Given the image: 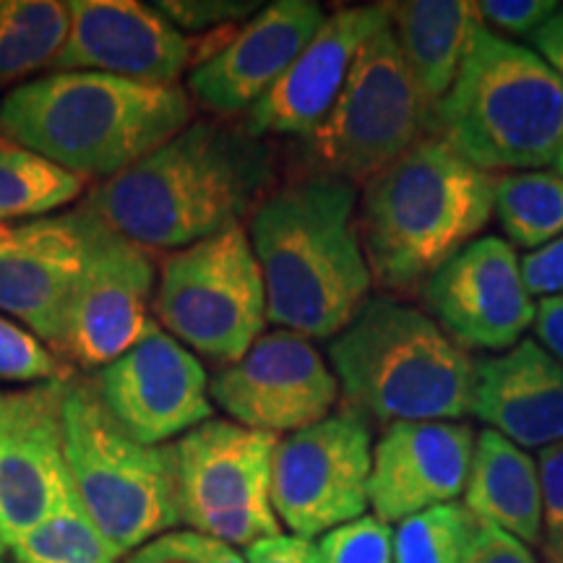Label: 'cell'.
Masks as SVG:
<instances>
[{
	"mask_svg": "<svg viewBox=\"0 0 563 563\" xmlns=\"http://www.w3.org/2000/svg\"><path fill=\"white\" fill-rule=\"evenodd\" d=\"M269 141L228 118L194 121L84 201L91 214L144 249L180 251L241 224L274 191Z\"/></svg>",
	"mask_w": 563,
	"mask_h": 563,
	"instance_id": "6da1fadb",
	"label": "cell"
},
{
	"mask_svg": "<svg viewBox=\"0 0 563 563\" xmlns=\"http://www.w3.org/2000/svg\"><path fill=\"white\" fill-rule=\"evenodd\" d=\"M357 201L352 183L300 175L274 188L251 214L266 319L277 329L332 340L371 298Z\"/></svg>",
	"mask_w": 563,
	"mask_h": 563,
	"instance_id": "7a4b0ae2",
	"label": "cell"
},
{
	"mask_svg": "<svg viewBox=\"0 0 563 563\" xmlns=\"http://www.w3.org/2000/svg\"><path fill=\"white\" fill-rule=\"evenodd\" d=\"M180 84L51 70L0 100V133L79 178L110 180L194 123Z\"/></svg>",
	"mask_w": 563,
	"mask_h": 563,
	"instance_id": "3957f363",
	"label": "cell"
},
{
	"mask_svg": "<svg viewBox=\"0 0 563 563\" xmlns=\"http://www.w3.org/2000/svg\"><path fill=\"white\" fill-rule=\"evenodd\" d=\"M496 175L481 170L428 133L363 186L357 228L373 287L412 298L477 241L493 217Z\"/></svg>",
	"mask_w": 563,
	"mask_h": 563,
	"instance_id": "277c9868",
	"label": "cell"
},
{
	"mask_svg": "<svg viewBox=\"0 0 563 563\" xmlns=\"http://www.w3.org/2000/svg\"><path fill=\"white\" fill-rule=\"evenodd\" d=\"M342 410L368 426L460 422L470 415L475 357L431 319L391 295H371L329 340Z\"/></svg>",
	"mask_w": 563,
	"mask_h": 563,
	"instance_id": "5b68a950",
	"label": "cell"
},
{
	"mask_svg": "<svg viewBox=\"0 0 563 563\" xmlns=\"http://www.w3.org/2000/svg\"><path fill=\"white\" fill-rule=\"evenodd\" d=\"M433 133L490 175L543 170L563 144V84L532 47L481 21Z\"/></svg>",
	"mask_w": 563,
	"mask_h": 563,
	"instance_id": "8992f818",
	"label": "cell"
},
{
	"mask_svg": "<svg viewBox=\"0 0 563 563\" xmlns=\"http://www.w3.org/2000/svg\"><path fill=\"white\" fill-rule=\"evenodd\" d=\"M60 426L74 488L118 551L129 555L183 525L173 446H146L125 433L91 378H70Z\"/></svg>",
	"mask_w": 563,
	"mask_h": 563,
	"instance_id": "52a82bcc",
	"label": "cell"
},
{
	"mask_svg": "<svg viewBox=\"0 0 563 563\" xmlns=\"http://www.w3.org/2000/svg\"><path fill=\"white\" fill-rule=\"evenodd\" d=\"M428 133H433V110L386 19L365 40L323 123L300 139L295 159L302 175L365 186Z\"/></svg>",
	"mask_w": 563,
	"mask_h": 563,
	"instance_id": "ba28073f",
	"label": "cell"
},
{
	"mask_svg": "<svg viewBox=\"0 0 563 563\" xmlns=\"http://www.w3.org/2000/svg\"><path fill=\"white\" fill-rule=\"evenodd\" d=\"M152 313L167 334L222 368L241 361L269 323L262 266L243 222L167 253Z\"/></svg>",
	"mask_w": 563,
	"mask_h": 563,
	"instance_id": "9c48e42d",
	"label": "cell"
},
{
	"mask_svg": "<svg viewBox=\"0 0 563 563\" xmlns=\"http://www.w3.org/2000/svg\"><path fill=\"white\" fill-rule=\"evenodd\" d=\"M279 435L232 420H207L173 443L180 519L232 548L282 534L272 506V456Z\"/></svg>",
	"mask_w": 563,
	"mask_h": 563,
	"instance_id": "30bf717a",
	"label": "cell"
},
{
	"mask_svg": "<svg viewBox=\"0 0 563 563\" xmlns=\"http://www.w3.org/2000/svg\"><path fill=\"white\" fill-rule=\"evenodd\" d=\"M371 467V426L347 410L287 433L272 456V506L279 525L313 540L365 517Z\"/></svg>",
	"mask_w": 563,
	"mask_h": 563,
	"instance_id": "8fae6325",
	"label": "cell"
},
{
	"mask_svg": "<svg viewBox=\"0 0 563 563\" xmlns=\"http://www.w3.org/2000/svg\"><path fill=\"white\" fill-rule=\"evenodd\" d=\"M84 217V266L70 298L60 352L89 371L118 361L157 321L152 319L154 262L144 245L118 235L87 207Z\"/></svg>",
	"mask_w": 563,
	"mask_h": 563,
	"instance_id": "7c38bea8",
	"label": "cell"
},
{
	"mask_svg": "<svg viewBox=\"0 0 563 563\" xmlns=\"http://www.w3.org/2000/svg\"><path fill=\"white\" fill-rule=\"evenodd\" d=\"M209 397L232 422L282 435L329 418L340 384L313 340L272 329L211 378Z\"/></svg>",
	"mask_w": 563,
	"mask_h": 563,
	"instance_id": "4fadbf2b",
	"label": "cell"
},
{
	"mask_svg": "<svg viewBox=\"0 0 563 563\" xmlns=\"http://www.w3.org/2000/svg\"><path fill=\"white\" fill-rule=\"evenodd\" d=\"M68 11V37L47 70H91L173 87L183 70H194L214 53L154 5L136 0H74Z\"/></svg>",
	"mask_w": 563,
	"mask_h": 563,
	"instance_id": "5bb4252c",
	"label": "cell"
},
{
	"mask_svg": "<svg viewBox=\"0 0 563 563\" xmlns=\"http://www.w3.org/2000/svg\"><path fill=\"white\" fill-rule=\"evenodd\" d=\"M431 319L462 350L506 352L525 340L538 302L527 290L522 258L498 235L477 238L428 279Z\"/></svg>",
	"mask_w": 563,
	"mask_h": 563,
	"instance_id": "9a60e30c",
	"label": "cell"
},
{
	"mask_svg": "<svg viewBox=\"0 0 563 563\" xmlns=\"http://www.w3.org/2000/svg\"><path fill=\"white\" fill-rule=\"evenodd\" d=\"M91 384L118 426L146 446H162L214 412L203 363L159 327L97 371Z\"/></svg>",
	"mask_w": 563,
	"mask_h": 563,
	"instance_id": "2e32d148",
	"label": "cell"
},
{
	"mask_svg": "<svg viewBox=\"0 0 563 563\" xmlns=\"http://www.w3.org/2000/svg\"><path fill=\"white\" fill-rule=\"evenodd\" d=\"M327 16L313 0L264 5L188 74L191 97L220 118L249 112L298 60Z\"/></svg>",
	"mask_w": 563,
	"mask_h": 563,
	"instance_id": "e0dca14e",
	"label": "cell"
},
{
	"mask_svg": "<svg viewBox=\"0 0 563 563\" xmlns=\"http://www.w3.org/2000/svg\"><path fill=\"white\" fill-rule=\"evenodd\" d=\"M470 422H394L373 443L368 483L371 509L386 525L452 504L464 493L473 467Z\"/></svg>",
	"mask_w": 563,
	"mask_h": 563,
	"instance_id": "ac0fdd59",
	"label": "cell"
},
{
	"mask_svg": "<svg viewBox=\"0 0 563 563\" xmlns=\"http://www.w3.org/2000/svg\"><path fill=\"white\" fill-rule=\"evenodd\" d=\"M384 21L382 5H350L329 13L287 74L245 112V129L258 139L311 136L334 108L365 40Z\"/></svg>",
	"mask_w": 563,
	"mask_h": 563,
	"instance_id": "d6986e66",
	"label": "cell"
},
{
	"mask_svg": "<svg viewBox=\"0 0 563 563\" xmlns=\"http://www.w3.org/2000/svg\"><path fill=\"white\" fill-rule=\"evenodd\" d=\"M84 266L81 209L21 222L19 235L0 245V311L60 350L68 308Z\"/></svg>",
	"mask_w": 563,
	"mask_h": 563,
	"instance_id": "ffe728a7",
	"label": "cell"
},
{
	"mask_svg": "<svg viewBox=\"0 0 563 563\" xmlns=\"http://www.w3.org/2000/svg\"><path fill=\"white\" fill-rule=\"evenodd\" d=\"M70 378L32 386L24 412L0 439V538L9 548L45 522L74 490L60 426Z\"/></svg>",
	"mask_w": 563,
	"mask_h": 563,
	"instance_id": "44dd1931",
	"label": "cell"
},
{
	"mask_svg": "<svg viewBox=\"0 0 563 563\" xmlns=\"http://www.w3.org/2000/svg\"><path fill=\"white\" fill-rule=\"evenodd\" d=\"M470 415L525 452L553 446L563 441V363L538 340L475 357Z\"/></svg>",
	"mask_w": 563,
	"mask_h": 563,
	"instance_id": "7402d4cb",
	"label": "cell"
},
{
	"mask_svg": "<svg viewBox=\"0 0 563 563\" xmlns=\"http://www.w3.org/2000/svg\"><path fill=\"white\" fill-rule=\"evenodd\" d=\"M462 496L477 522L498 527L525 545L540 548L543 504L538 462L522 446L488 428L477 433L473 467Z\"/></svg>",
	"mask_w": 563,
	"mask_h": 563,
	"instance_id": "603a6c76",
	"label": "cell"
},
{
	"mask_svg": "<svg viewBox=\"0 0 563 563\" xmlns=\"http://www.w3.org/2000/svg\"><path fill=\"white\" fill-rule=\"evenodd\" d=\"M399 53L418 84L420 95L435 112L467 55L473 30L481 24L475 3L464 0H407L382 3Z\"/></svg>",
	"mask_w": 563,
	"mask_h": 563,
	"instance_id": "cb8c5ba5",
	"label": "cell"
},
{
	"mask_svg": "<svg viewBox=\"0 0 563 563\" xmlns=\"http://www.w3.org/2000/svg\"><path fill=\"white\" fill-rule=\"evenodd\" d=\"M68 3L0 0V89L51 68L68 37Z\"/></svg>",
	"mask_w": 563,
	"mask_h": 563,
	"instance_id": "d4e9b609",
	"label": "cell"
},
{
	"mask_svg": "<svg viewBox=\"0 0 563 563\" xmlns=\"http://www.w3.org/2000/svg\"><path fill=\"white\" fill-rule=\"evenodd\" d=\"M493 214L506 241L527 253L563 235V178L551 170L496 175Z\"/></svg>",
	"mask_w": 563,
	"mask_h": 563,
	"instance_id": "484cf974",
	"label": "cell"
},
{
	"mask_svg": "<svg viewBox=\"0 0 563 563\" xmlns=\"http://www.w3.org/2000/svg\"><path fill=\"white\" fill-rule=\"evenodd\" d=\"M84 178L24 146L0 139V222L40 220L79 199Z\"/></svg>",
	"mask_w": 563,
	"mask_h": 563,
	"instance_id": "4316f807",
	"label": "cell"
},
{
	"mask_svg": "<svg viewBox=\"0 0 563 563\" xmlns=\"http://www.w3.org/2000/svg\"><path fill=\"white\" fill-rule=\"evenodd\" d=\"M9 551L16 563H121L123 559L84 509L76 488L45 522L11 543Z\"/></svg>",
	"mask_w": 563,
	"mask_h": 563,
	"instance_id": "83f0119b",
	"label": "cell"
},
{
	"mask_svg": "<svg viewBox=\"0 0 563 563\" xmlns=\"http://www.w3.org/2000/svg\"><path fill=\"white\" fill-rule=\"evenodd\" d=\"M477 525L460 501L412 514L391 527L394 563H462Z\"/></svg>",
	"mask_w": 563,
	"mask_h": 563,
	"instance_id": "f1b7e54d",
	"label": "cell"
},
{
	"mask_svg": "<svg viewBox=\"0 0 563 563\" xmlns=\"http://www.w3.org/2000/svg\"><path fill=\"white\" fill-rule=\"evenodd\" d=\"M70 378V368L30 329L0 316V382L45 384Z\"/></svg>",
	"mask_w": 563,
	"mask_h": 563,
	"instance_id": "f546056e",
	"label": "cell"
},
{
	"mask_svg": "<svg viewBox=\"0 0 563 563\" xmlns=\"http://www.w3.org/2000/svg\"><path fill=\"white\" fill-rule=\"evenodd\" d=\"M323 563H394V530L376 514L347 522L319 540Z\"/></svg>",
	"mask_w": 563,
	"mask_h": 563,
	"instance_id": "4dcf8cb0",
	"label": "cell"
},
{
	"mask_svg": "<svg viewBox=\"0 0 563 563\" xmlns=\"http://www.w3.org/2000/svg\"><path fill=\"white\" fill-rule=\"evenodd\" d=\"M123 563H245V555L209 534L173 530L136 548Z\"/></svg>",
	"mask_w": 563,
	"mask_h": 563,
	"instance_id": "1f68e13d",
	"label": "cell"
},
{
	"mask_svg": "<svg viewBox=\"0 0 563 563\" xmlns=\"http://www.w3.org/2000/svg\"><path fill=\"white\" fill-rule=\"evenodd\" d=\"M540 504H543V548L551 563L563 561V441L538 452Z\"/></svg>",
	"mask_w": 563,
	"mask_h": 563,
	"instance_id": "d6a6232c",
	"label": "cell"
},
{
	"mask_svg": "<svg viewBox=\"0 0 563 563\" xmlns=\"http://www.w3.org/2000/svg\"><path fill=\"white\" fill-rule=\"evenodd\" d=\"M555 0H481L475 3L477 16L488 30L511 34V37H530L559 11Z\"/></svg>",
	"mask_w": 563,
	"mask_h": 563,
	"instance_id": "836d02e7",
	"label": "cell"
},
{
	"mask_svg": "<svg viewBox=\"0 0 563 563\" xmlns=\"http://www.w3.org/2000/svg\"><path fill=\"white\" fill-rule=\"evenodd\" d=\"M462 563H540L538 555L522 540L511 538L498 527L481 522L475 530L473 543L467 548Z\"/></svg>",
	"mask_w": 563,
	"mask_h": 563,
	"instance_id": "e575fe53",
	"label": "cell"
},
{
	"mask_svg": "<svg viewBox=\"0 0 563 563\" xmlns=\"http://www.w3.org/2000/svg\"><path fill=\"white\" fill-rule=\"evenodd\" d=\"M525 285L532 298H553L563 295V235L543 249L527 253L522 258Z\"/></svg>",
	"mask_w": 563,
	"mask_h": 563,
	"instance_id": "d590c367",
	"label": "cell"
},
{
	"mask_svg": "<svg viewBox=\"0 0 563 563\" xmlns=\"http://www.w3.org/2000/svg\"><path fill=\"white\" fill-rule=\"evenodd\" d=\"M154 9L165 13L178 30H183V26H186V30H203V26L217 24V21H232V19L249 16V13L253 9H258V5L228 3V0H222V3H173V0H167V3H157Z\"/></svg>",
	"mask_w": 563,
	"mask_h": 563,
	"instance_id": "8d00e7d4",
	"label": "cell"
},
{
	"mask_svg": "<svg viewBox=\"0 0 563 563\" xmlns=\"http://www.w3.org/2000/svg\"><path fill=\"white\" fill-rule=\"evenodd\" d=\"M245 563H323L319 545L298 534H277L245 548Z\"/></svg>",
	"mask_w": 563,
	"mask_h": 563,
	"instance_id": "74e56055",
	"label": "cell"
},
{
	"mask_svg": "<svg viewBox=\"0 0 563 563\" xmlns=\"http://www.w3.org/2000/svg\"><path fill=\"white\" fill-rule=\"evenodd\" d=\"M534 340L551 352L555 361L563 363V295L543 298L534 311Z\"/></svg>",
	"mask_w": 563,
	"mask_h": 563,
	"instance_id": "f35d334b",
	"label": "cell"
},
{
	"mask_svg": "<svg viewBox=\"0 0 563 563\" xmlns=\"http://www.w3.org/2000/svg\"><path fill=\"white\" fill-rule=\"evenodd\" d=\"M530 42L532 51L553 68L563 84V5H559V11L538 32L530 34Z\"/></svg>",
	"mask_w": 563,
	"mask_h": 563,
	"instance_id": "ab89813d",
	"label": "cell"
},
{
	"mask_svg": "<svg viewBox=\"0 0 563 563\" xmlns=\"http://www.w3.org/2000/svg\"><path fill=\"white\" fill-rule=\"evenodd\" d=\"M30 389L0 391V439H3L5 431H9L13 422H16L19 415L24 412L26 402H30Z\"/></svg>",
	"mask_w": 563,
	"mask_h": 563,
	"instance_id": "60d3db41",
	"label": "cell"
},
{
	"mask_svg": "<svg viewBox=\"0 0 563 563\" xmlns=\"http://www.w3.org/2000/svg\"><path fill=\"white\" fill-rule=\"evenodd\" d=\"M553 167H555V173H559L561 178H563V144H561V150H559V157H555V162H553Z\"/></svg>",
	"mask_w": 563,
	"mask_h": 563,
	"instance_id": "b9f144b4",
	"label": "cell"
},
{
	"mask_svg": "<svg viewBox=\"0 0 563 563\" xmlns=\"http://www.w3.org/2000/svg\"><path fill=\"white\" fill-rule=\"evenodd\" d=\"M5 553H9V543H5V540L3 538H0V559H3V555Z\"/></svg>",
	"mask_w": 563,
	"mask_h": 563,
	"instance_id": "7bdbcfd3",
	"label": "cell"
},
{
	"mask_svg": "<svg viewBox=\"0 0 563 563\" xmlns=\"http://www.w3.org/2000/svg\"><path fill=\"white\" fill-rule=\"evenodd\" d=\"M0 563H5V561H3V559H0Z\"/></svg>",
	"mask_w": 563,
	"mask_h": 563,
	"instance_id": "ee69618b",
	"label": "cell"
},
{
	"mask_svg": "<svg viewBox=\"0 0 563 563\" xmlns=\"http://www.w3.org/2000/svg\"><path fill=\"white\" fill-rule=\"evenodd\" d=\"M559 563H563V561H559Z\"/></svg>",
	"mask_w": 563,
	"mask_h": 563,
	"instance_id": "f6af8a7d",
	"label": "cell"
}]
</instances>
